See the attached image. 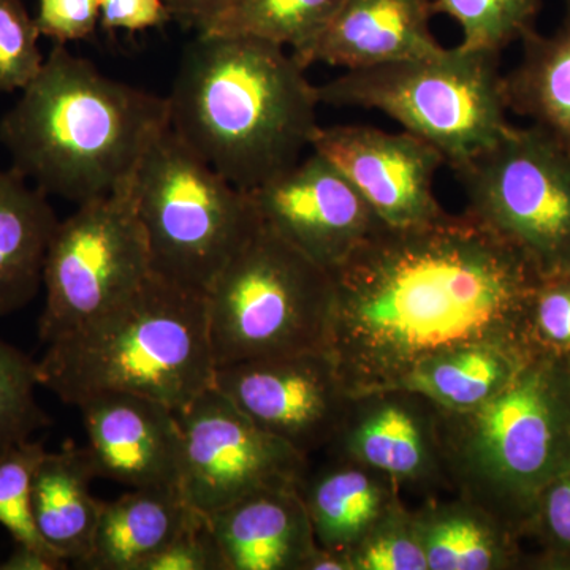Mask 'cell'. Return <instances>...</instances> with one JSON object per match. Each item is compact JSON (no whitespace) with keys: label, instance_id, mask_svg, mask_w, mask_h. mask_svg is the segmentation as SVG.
I'll return each instance as SVG.
<instances>
[{"label":"cell","instance_id":"obj_16","mask_svg":"<svg viewBox=\"0 0 570 570\" xmlns=\"http://www.w3.org/2000/svg\"><path fill=\"white\" fill-rule=\"evenodd\" d=\"M80 409L97 478L129 489L179 487L183 433L175 409L135 393H97Z\"/></svg>","mask_w":570,"mask_h":570},{"label":"cell","instance_id":"obj_26","mask_svg":"<svg viewBox=\"0 0 570 570\" xmlns=\"http://www.w3.org/2000/svg\"><path fill=\"white\" fill-rule=\"evenodd\" d=\"M343 0H232L206 33L246 36L296 52L328 24Z\"/></svg>","mask_w":570,"mask_h":570},{"label":"cell","instance_id":"obj_22","mask_svg":"<svg viewBox=\"0 0 570 570\" xmlns=\"http://www.w3.org/2000/svg\"><path fill=\"white\" fill-rule=\"evenodd\" d=\"M428 570L521 568L520 534L489 510L460 497L430 499L414 510Z\"/></svg>","mask_w":570,"mask_h":570},{"label":"cell","instance_id":"obj_14","mask_svg":"<svg viewBox=\"0 0 570 570\" xmlns=\"http://www.w3.org/2000/svg\"><path fill=\"white\" fill-rule=\"evenodd\" d=\"M247 194L266 227L330 273L382 224L346 176L317 153Z\"/></svg>","mask_w":570,"mask_h":570},{"label":"cell","instance_id":"obj_10","mask_svg":"<svg viewBox=\"0 0 570 570\" xmlns=\"http://www.w3.org/2000/svg\"><path fill=\"white\" fill-rule=\"evenodd\" d=\"M151 273L132 184L78 205L59 220L45 257L40 340L50 344L100 316Z\"/></svg>","mask_w":570,"mask_h":570},{"label":"cell","instance_id":"obj_27","mask_svg":"<svg viewBox=\"0 0 570 570\" xmlns=\"http://www.w3.org/2000/svg\"><path fill=\"white\" fill-rule=\"evenodd\" d=\"M542 0H433L434 11L459 22L464 50L501 52L534 28Z\"/></svg>","mask_w":570,"mask_h":570},{"label":"cell","instance_id":"obj_3","mask_svg":"<svg viewBox=\"0 0 570 570\" xmlns=\"http://www.w3.org/2000/svg\"><path fill=\"white\" fill-rule=\"evenodd\" d=\"M168 127L167 97L107 77L56 45L0 121V141L37 189L81 205L132 184Z\"/></svg>","mask_w":570,"mask_h":570},{"label":"cell","instance_id":"obj_19","mask_svg":"<svg viewBox=\"0 0 570 570\" xmlns=\"http://www.w3.org/2000/svg\"><path fill=\"white\" fill-rule=\"evenodd\" d=\"M332 456L307 474L299 493L318 547L351 554L367 532L403 504L395 480L360 461Z\"/></svg>","mask_w":570,"mask_h":570},{"label":"cell","instance_id":"obj_35","mask_svg":"<svg viewBox=\"0 0 570 570\" xmlns=\"http://www.w3.org/2000/svg\"><path fill=\"white\" fill-rule=\"evenodd\" d=\"M36 22L56 45L88 39L100 24V0H39Z\"/></svg>","mask_w":570,"mask_h":570},{"label":"cell","instance_id":"obj_13","mask_svg":"<svg viewBox=\"0 0 570 570\" xmlns=\"http://www.w3.org/2000/svg\"><path fill=\"white\" fill-rule=\"evenodd\" d=\"M311 151L346 176L390 227H415L444 217L434 179L444 157L422 138L373 126L318 127Z\"/></svg>","mask_w":570,"mask_h":570},{"label":"cell","instance_id":"obj_17","mask_svg":"<svg viewBox=\"0 0 570 570\" xmlns=\"http://www.w3.org/2000/svg\"><path fill=\"white\" fill-rule=\"evenodd\" d=\"M434 14L433 0H343L316 39L292 56L303 69L322 62L356 70L436 55L444 48L431 32Z\"/></svg>","mask_w":570,"mask_h":570},{"label":"cell","instance_id":"obj_11","mask_svg":"<svg viewBox=\"0 0 570 570\" xmlns=\"http://www.w3.org/2000/svg\"><path fill=\"white\" fill-rule=\"evenodd\" d=\"M178 414L183 433L179 490L202 515L265 490L299 487L307 460L266 433L216 387Z\"/></svg>","mask_w":570,"mask_h":570},{"label":"cell","instance_id":"obj_1","mask_svg":"<svg viewBox=\"0 0 570 570\" xmlns=\"http://www.w3.org/2000/svg\"><path fill=\"white\" fill-rule=\"evenodd\" d=\"M332 276L326 351L351 395L393 387L456 348L538 352L530 306L542 277L466 213L415 227L381 224Z\"/></svg>","mask_w":570,"mask_h":570},{"label":"cell","instance_id":"obj_2","mask_svg":"<svg viewBox=\"0 0 570 570\" xmlns=\"http://www.w3.org/2000/svg\"><path fill=\"white\" fill-rule=\"evenodd\" d=\"M305 70L279 45L198 32L167 96L170 129L250 193L298 164L321 127Z\"/></svg>","mask_w":570,"mask_h":570},{"label":"cell","instance_id":"obj_39","mask_svg":"<svg viewBox=\"0 0 570 570\" xmlns=\"http://www.w3.org/2000/svg\"><path fill=\"white\" fill-rule=\"evenodd\" d=\"M302 570H352L351 558L341 551L316 546V549L307 554Z\"/></svg>","mask_w":570,"mask_h":570},{"label":"cell","instance_id":"obj_21","mask_svg":"<svg viewBox=\"0 0 570 570\" xmlns=\"http://www.w3.org/2000/svg\"><path fill=\"white\" fill-rule=\"evenodd\" d=\"M97 479L91 450L67 445L45 452L32 485V512L41 540L66 561L91 553L102 501L91 493Z\"/></svg>","mask_w":570,"mask_h":570},{"label":"cell","instance_id":"obj_6","mask_svg":"<svg viewBox=\"0 0 570 570\" xmlns=\"http://www.w3.org/2000/svg\"><path fill=\"white\" fill-rule=\"evenodd\" d=\"M499 56L459 45L423 58L346 70L317 86V96L330 107L384 112L456 170L512 127Z\"/></svg>","mask_w":570,"mask_h":570},{"label":"cell","instance_id":"obj_38","mask_svg":"<svg viewBox=\"0 0 570 570\" xmlns=\"http://www.w3.org/2000/svg\"><path fill=\"white\" fill-rule=\"evenodd\" d=\"M67 561L52 550L17 543L6 561L0 562V570H61Z\"/></svg>","mask_w":570,"mask_h":570},{"label":"cell","instance_id":"obj_28","mask_svg":"<svg viewBox=\"0 0 570 570\" xmlns=\"http://www.w3.org/2000/svg\"><path fill=\"white\" fill-rule=\"evenodd\" d=\"M39 385L37 362L0 340V456L50 426L37 403Z\"/></svg>","mask_w":570,"mask_h":570},{"label":"cell","instance_id":"obj_40","mask_svg":"<svg viewBox=\"0 0 570 570\" xmlns=\"http://www.w3.org/2000/svg\"><path fill=\"white\" fill-rule=\"evenodd\" d=\"M568 276L570 277V273H569V275H568Z\"/></svg>","mask_w":570,"mask_h":570},{"label":"cell","instance_id":"obj_31","mask_svg":"<svg viewBox=\"0 0 570 570\" xmlns=\"http://www.w3.org/2000/svg\"><path fill=\"white\" fill-rule=\"evenodd\" d=\"M40 36L21 0H0V92L22 91L40 73Z\"/></svg>","mask_w":570,"mask_h":570},{"label":"cell","instance_id":"obj_18","mask_svg":"<svg viewBox=\"0 0 570 570\" xmlns=\"http://www.w3.org/2000/svg\"><path fill=\"white\" fill-rule=\"evenodd\" d=\"M206 519L227 570H302L317 546L298 487L250 494Z\"/></svg>","mask_w":570,"mask_h":570},{"label":"cell","instance_id":"obj_37","mask_svg":"<svg viewBox=\"0 0 570 570\" xmlns=\"http://www.w3.org/2000/svg\"><path fill=\"white\" fill-rule=\"evenodd\" d=\"M232 0H165L171 17L184 26L204 32L213 24Z\"/></svg>","mask_w":570,"mask_h":570},{"label":"cell","instance_id":"obj_9","mask_svg":"<svg viewBox=\"0 0 570 570\" xmlns=\"http://www.w3.org/2000/svg\"><path fill=\"white\" fill-rule=\"evenodd\" d=\"M466 214L501 236L542 279L570 273V149L542 127L508 134L456 168Z\"/></svg>","mask_w":570,"mask_h":570},{"label":"cell","instance_id":"obj_24","mask_svg":"<svg viewBox=\"0 0 570 570\" xmlns=\"http://www.w3.org/2000/svg\"><path fill=\"white\" fill-rule=\"evenodd\" d=\"M520 62L504 75L509 111L531 119L570 149V0L549 36L534 28L520 39Z\"/></svg>","mask_w":570,"mask_h":570},{"label":"cell","instance_id":"obj_33","mask_svg":"<svg viewBox=\"0 0 570 570\" xmlns=\"http://www.w3.org/2000/svg\"><path fill=\"white\" fill-rule=\"evenodd\" d=\"M530 337L538 352L570 356V277L540 281L530 306Z\"/></svg>","mask_w":570,"mask_h":570},{"label":"cell","instance_id":"obj_34","mask_svg":"<svg viewBox=\"0 0 570 570\" xmlns=\"http://www.w3.org/2000/svg\"><path fill=\"white\" fill-rule=\"evenodd\" d=\"M140 570H227V564L206 519L171 540Z\"/></svg>","mask_w":570,"mask_h":570},{"label":"cell","instance_id":"obj_5","mask_svg":"<svg viewBox=\"0 0 570 570\" xmlns=\"http://www.w3.org/2000/svg\"><path fill=\"white\" fill-rule=\"evenodd\" d=\"M439 436L456 494L524 534L539 494L570 469V356L535 352L482 406L439 409Z\"/></svg>","mask_w":570,"mask_h":570},{"label":"cell","instance_id":"obj_36","mask_svg":"<svg viewBox=\"0 0 570 570\" xmlns=\"http://www.w3.org/2000/svg\"><path fill=\"white\" fill-rule=\"evenodd\" d=\"M174 20L165 0H100V26L107 32H141Z\"/></svg>","mask_w":570,"mask_h":570},{"label":"cell","instance_id":"obj_15","mask_svg":"<svg viewBox=\"0 0 570 570\" xmlns=\"http://www.w3.org/2000/svg\"><path fill=\"white\" fill-rule=\"evenodd\" d=\"M326 450L379 469L400 490L433 494L452 489L439 436V409L419 393L379 389L352 395L346 419Z\"/></svg>","mask_w":570,"mask_h":570},{"label":"cell","instance_id":"obj_32","mask_svg":"<svg viewBox=\"0 0 570 570\" xmlns=\"http://www.w3.org/2000/svg\"><path fill=\"white\" fill-rule=\"evenodd\" d=\"M524 532L542 543L539 568L570 570V469L539 494Z\"/></svg>","mask_w":570,"mask_h":570},{"label":"cell","instance_id":"obj_30","mask_svg":"<svg viewBox=\"0 0 570 570\" xmlns=\"http://www.w3.org/2000/svg\"><path fill=\"white\" fill-rule=\"evenodd\" d=\"M352 570H428L414 513L397 505L348 554Z\"/></svg>","mask_w":570,"mask_h":570},{"label":"cell","instance_id":"obj_8","mask_svg":"<svg viewBox=\"0 0 570 570\" xmlns=\"http://www.w3.org/2000/svg\"><path fill=\"white\" fill-rule=\"evenodd\" d=\"M151 272L206 294L261 225L249 194L228 183L168 127L134 176Z\"/></svg>","mask_w":570,"mask_h":570},{"label":"cell","instance_id":"obj_20","mask_svg":"<svg viewBox=\"0 0 570 570\" xmlns=\"http://www.w3.org/2000/svg\"><path fill=\"white\" fill-rule=\"evenodd\" d=\"M205 520L184 499L179 487L132 489L102 501L91 553L77 568L140 570L171 540Z\"/></svg>","mask_w":570,"mask_h":570},{"label":"cell","instance_id":"obj_29","mask_svg":"<svg viewBox=\"0 0 570 570\" xmlns=\"http://www.w3.org/2000/svg\"><path fill=\"white\" fill-rule=\"evenodd\" d=\"M45 452L43 442L29 439L0 456V527L14 543L52 550L41 540L32 512L33 478Z\"/></svg>","mask_w":570,"mask_h":570},{"label":"cell","instance_id":"obj_25","mask_svg":"<svg viewBox=\"0 0 570 570\" xmlns=\"http://www.w3.org/2000/svg\"><path fill=\"white\" fill-rule=\"evenodd\" d=\"M534 354L523 347L456 348L420 363L390 389L419 393L441 411H472L508 387Z\"/></svg>","mask_w":570,"mask_h":570},{"label":"cell","instance_id":"obj_12","mask_svg":"<svg viewBox=\"0 0 570 570\" xmlns=\"http://www.w3.org/2000/svg\"><path fill=\"white\" fill-rule=\"evenodd\" d=\"M214 387L306 459L332 444L352 400L328 351L219 366Z\"/></svg>","mask_w":570,"mask_h":570},{"label":"cell","instance_id":"obj_23","mask_svg":"<svg viewBox=\"0 0 570 570\" xmlns=\"http://www.w3.org/2000/svg\"><path fill=\"white\" fill-rule=\"evenodd\" d=\"M59 219L48 195L17 168L0 170V317L39 294L48 246Z\"/></svg>","mask_w":570,"mask_h":570},{"label":"cell","instance_id":"obj_7","mask_svg":"<svg viewBox=\"0 0 570 570\" xmlns=\"http://www.w3.org/2000/svg\"><path fill=\"white\" fill-rule=\"evenodd\" d=\"M216 366L326 351L335 281L261 225L205 294Z\"/></svg>","mask_w":570,"mask_h":570},{"label":"cell","instance_id":"obj_4","mask_svg":"<svg viewBox=\"0 0 570 570\" xmlns=\"http://www.w3.org/2000/svg\"><path fill=\"white\" fill-rule=\"evenodd\" d=\"M205 294L148 277L124 302L48 344L40 387L77 406L105 392L153 397L176 412L216 379Z\"/></svg>","mask_w":570,"mask_h":570}]
</instances>
